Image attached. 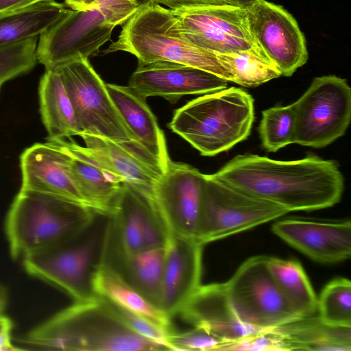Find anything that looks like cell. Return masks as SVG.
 <instances>
[{"label": "cell", "mask_w": 351, "mask_h": 351, "mask_svg": "<svg viewBox=\"0 0 351 351\" xmlns=\"http://www.w3.org/2000/svg\"><path fill=\"white\" fill-rule=\"evenodd\" d=\"M106 87L120 117L137 143L164 171L170 160L165 138L146 99L129 86L106 84Z\"/></svg>", "instance_id": "obj_21"}, {"label": "cell", "mask_w": 351, "mask_h": 351, "mask_svg": "<svg viewBox=\"0 0 351 351\" xmlns=\"http://www.w3.org/2000/svg\"><path fill=\"white\" fill-rule=\"evenodd\" d=\"M50 1L55 0H0V12L16 10Z\"/></svg>", "instance_id": "obj_38"}, {"label": "cell", "mask_w": 351, "mask_h": 351, "mask_svg": "<svg viewBox=\"0 0 351 351\" xmlns=\"http://www.w3.org/2000/svg\"><path fill=\"white\" fill-rule=\"evenodd\" d=\"M266 264L293 311L300 317L315 315L317 298L300 262L266 256Z\"/></svg>", "instance_id": "obj_28"}, {"label": "cell", "mask_w": 351, "mask_h": 351, "mask_svg": "<svg viewBox=\"0 0 351 351\" xmlns=\"http://www.w3.org/2000/svg\"><path fill=\"white\" fill-rule=\"evenodd\" d=\"M212 176L289 212L331 207L340 201L344 189L339 165L313 155L288 161L251 154L238 155Z\"/></svg>", "instance_id": "obj_1"}, {"label": "cell", "mask_w": 351, "mask_h": 351, "mask_svg": "<svg viewBox=\"0 0 351 351\" xmlns=\"http://www.w3.org/2000/svg\"><path fill=\"white\" fill-rule=\"evenodd\" d=\"M271 330L285 339L291 350H351V327L326 324L318 315L301 317Z\"/></svg>", "instance_id": "obj_24"}, {"label": "cell", "mask_w": 351, "mask_h": 351, "mask_svg": "<svg viewBox=\"0 0 351 351\" xmlns=\"http://www.w3.org/2000/svg\"><path fill=\"white\" fill-rule=\"evenodd\" d=\"M71 10L64 3L50 1L0 12V47L39 37Z\"/></svg>", "instance_id": "obj_27"}, {"label": "cell", "mask_w": 351, "mask_h": 351, "mask_svg": "<svg viewBox=\"0 0 351 351\" xmlns=\"http://www.w3.org/2000/svg\"><path fill=\"white\" fill-rule=\"evenodd\" d=\"M121 26L117 39L102 51L104 54L128 52L137 58L138 64L160 61L179 63L232 82L217 53L195 45L181 33L173 10L157 3L149 4Z\"/></svg>", "instance_id": "obj_3"}, {"label": "cell", "mask_w": 351, "mask_h": 351, "mask_svg": "<svg viewBox=\"0 0 351 351\" xmlns=\"http://www.w3.org/2000/svg\"><path fill=\"white\" fill-rule=\"evenodd\" d=\"M12 323L8 317L0 316V351L16 350L17 348L12 343L11 332Z\"/></svg>", "instance_id": "obj_37"}, {"label": "cell", "mask_w": 351, "mask_h": 351, "mask_svg": "<svg viewBox=\"0 0 351 351\" xmlns=\"http://www.w3.org/2000/svg\"><path fill=\"white\" fill-rule=\"evenodd\" d=\"M178 313L194 327L204 328L225 342L263 330L239 319L224 283L200 285Z\"/></svg>", "instance_id": "obj_20"}, {"label": "cell", "mask_w": 351, "mask_h": 351, "mask_svg": "<svg viewBox=\"0 0 351 351\" xmlns=\"http://www.w3.org/2000/svg\"><path fill=\"white\" fill-rule=\"evenodd\" d=\"M291 350L289 343L271 329L263 330L232 341L222 343L216 351Z\"/></svg>", "instance_id": "obj_33"}, {"label": "cell", "mask_w": 351, "mask_h": 351, "mask_svg": "<svg viewBox=\"0 0 351 351\" xmlns=\"http://www.w3.org/2000/svg\"><path fill=\"white\" fill-rule=\"evenodd\" d=\"M58 140L70 153L71 176L86 204L97 213L111 215L123 183L77 150L73 141Z\"/></svg>", "instance_id": "obj_23"}, {"label": "cell", "mask_w": 351, "mask_h": 351, "mask_svg": "<svg viewBox=\"0 0 351 351\" xmlns=\"http://www.w3.org/2000/svg\"><path fill=\"white\" fill-rule=\"evenodd\" d=\"M114 27L96 5L71 10L38 37L37 62L49 69L97 55L99 48L110 40Z\"/></svg>", "instance_id": "obj_11"}, {"label": "cell", "mask_w": 351, "mask_h": 351, "mask_svg": "<svg viewBox=\"0 0 351 351\" xmlns=\"http://www.w3.org/2000/svg\"><path fill=\"white\" fill-rule=\"evenodd\" d=\"M289 211L205 174L197 241L204 245L278 219Z\"/></svg>", "instance_id": "obj_8"}, {"label": "cell", "mask_w": 351, "mask_h": 351, "mask_svg": "<svg viewBox=\"0 0 351 351\" xmlns=\"http://www.w3.org/2000/svg\"><path fill=\"white\" fill-rule=\"evenodd\" d=\"M70 157L58 139L47 138L45 143L27 147L20 156L21 189L58 196L88 206L71 176Z\"/></svg>", "instance_id": "obj_17"}, {"label": "cell", "mask_w": 351, "mask_h": 351, "mask_svg": "<svg viewBox=\"0 0 351 351\" xmlns=\"http://www.w3.org/2000/svg\"><path fill=\"white\" fill-rule=\"evenodd\" d=\"M181 33L195 45L215 53L256 45L245 8L231 4L204 5L173 10Z\"/></svg>", "instance_id": "obj_14"}, {"label": "cell", "mask_w": 351, "mask_h": 351, "mask_svg": "<svg viewBox=\"0 0 351 351\" xmlns=\"http://www.w3.org/2000/svg\"><path fill=\"white\" fill-rule=\"evenodd\" d=\"M166 340L170 350L216 351L225 342L199 327L183 332L173 330L167 335Z\"/></svg>", "instance_id": "obj_34"}, {"label": "cell", "mask_w": 351, "mask_h": 351, "mask_svg": "<svg viewBox=\"0 0 351 351\" xmlns=\"http://www.w3.org/2000/svg\"><path fill=\"white\" fill-rule=\"evenodd\" d=\"M204 177L189 165L169 160L153 191L154 204L168 237L197 241Z\"/></svg>", "instance_id": "obj_12"}, {"label": "cell", "mask_w": 351, "mask_h": 351, "mask_svg": "<svg viewBox=\"0 0 351 351\" xmlns=\"http://www.w3.org/2000/svg\"><path fill=\"white\" fill-rule=\"evenodd\" d=\"M8 300L7 291L4 287L0 285V316L3 315Z\"/></svg>", "instance_id": "obj_40"}, {"label": "cell", "mask_w": 351, "mask_h": 351, "mask_svg": "<svg viewBox=\"0 0 351 351\" xmlns=\"http://www.w3.org/2000/svg\"><path fill=\"white\" fill-rule=\"evenodd\" d=\"M295 143L321 148L342 136L351 120V88L334 75L313 79L293 104Z\"/></svg>", "instance_id": "obj_9"}, {"label": "cell", "mask_w": 351, "mask_h": 351, "mask_svg": "<svg viewBox=\"0 0 351 351\" xmlns=\"http://www.w3.org/2000/svg\"><path fill=\"white\" fill-rule=\"evenodd\" d=\"M234 3L239 6L246 8L258 0H233Z\"/></svg>", "instance_id": "obj_41"}, {"label": "cell", "mask_w": 351, "mask_h": 351, "mask_svg": "<svg viewBox=\"0 0 351 351\" xmlns=\"http://www.w3.org/2000/svg\"><path fill=\"white\" fill-rule=\"evenodd\" d=\"M165 247L125 254L107 242L103 263L115 270L134 289L159 308Z\"/></svg>", "instance_id": "obj_22"}, {"label": "cell", "mask_w": 351, "mask_h": 351, "mask_svg": "<svg viewBox=\"0 0 351 351\" xmlns=\"http://www.w3.org/2000/svg\"><path fill=\"white\" fill-rule=\"evenodd\" d=\"M93 285L96 296L138 315L168 331H173L171 319L106 264L100 265L94 276Z\"/></svg>", "instance_id": "obj_26"}, {"label": "cell", "mask_w": 351, "mask_h": 351, "mask_svg": "<svg viewBox=\"0 0 351 351\" xmlns=\"http://www.w3.org/2000/svg\"><path fill=\"white\" fill-rule=\"evenodd\" d=\"M228 81L206 71L160 61L138 64L128 86L144 99L161 97L176 103L186 95L208 94L227 88Z\"/></svg>", "instance_id": "obj_15"}, {"label": "cell", "mask_w": 351, "mask_h": 351, "mask_svg": "<svg viewBox=\"0 0 351 351\" xmlns=\"http://www.w3.org/2000/svg\"><path fill=\"white\" fill-rule=\"evenodd\" d=\"M245 10L253 40L281 75L291 76L306 64L308 53L305 36L283 7L258 0Z\"/></svg>", "instance_id": "obj_13"}, {"label": "cell", "mask_w": 351, "mask_h": 351, "mask_svg": "<svg viewBox=\"0 0 351 351\" xmlns=\"http://www.w3.org/2000/svg\"><path fill=\"white\" fill-rule=\"evenodd\" d=\"M95 0H64V3L73 10H81L90 8Z\"/></svg>", "instance_id": "obj_39"}, {"label": "cell", "mask_w": 351, "mask_h": 351, "mask_svg": "<svg viewBox=\"0 0 351 351\" xmlns=\"http://www.w3.org/2000/svg\"><path fill=\"white\" fill-rule=\"evenodd\" d=\"M111 215L97 213L77 235L23 258L27 272L69 295L75 302L92 300L94 276L103 263Z\"/></svg>", "instance_id": "obj_6"}, {"label": "cell", "mask_w": 351, "mask_h": 351, "mask_svg": "<svg viewBox=\"0 0 351 351\" xmlns=\"http://www.w3.org/2000/svg\"><path fill=\"white\" fill-rule=\"evenodd\" d=\"M40 111L48 139H64L79 136L74 110L58 73L45 69L39 82Z\"/></svg>", "instance_id": "obj_25"}, {"label": "cell", "mask_w": 351, "mask_h": 351, "mask_svg": "<svg viewBox=\"0 0 351 351\" xmlns=\"http://www.w3.org/2000/svg\"><path fill=\"white\" fill-rule=\"evenodd\" d=\"M52 69L62 79L80 133L99 135L121 144L163 171L137 143L113 104L106 84L88 58L72 60Z\"/></svg>", "instance_id": "obj_7"}, {"label": "cell", "mask_w": 351, "mask_h": 351, "mask_svg": "<svg viewBox=\"0 0 351 351\" xmlns=\"http://www.w3.org/2000/svg\"><path fill=\"white\" fill-rule=\"evenodd\" d=\"M154 1L156 3L164 5L171 10L204 5H237L233 0H154Z\"/></svg>", "instance_id": "obj_36"}, {"label": "cell", "mask_w": 351, "mask_h": 351, "mask_svg": "<svg viewBox=\"0 0 351 351\" xmlns=\"http://www.w3.org/2000/svg\"><path fill=\"white\" fill-rule=\"evenodd\" d=\"M258 132L263 147L275 152L295 143V114L293 104L262 112Z\"/></svg>", "instance_id": "obj_30"}, {"label": "cell", "mask_w": 351, "mask_h": 351, "mask_svg": "<svg viewBox=\"0 0 351 351\" xmlns=\"http://www.w3.org/2000/svg\"><path fill=\"white\" fill-rule=\"evenodd\" d=\"M272 232L311 259L333 263L351 255V223L289 218L276 221Z\"/></svg>", "instance_id": "obj_16"}, {"label": "cell", "mask_w": 351, "mask_h": 351, "mask_svg": "<svg viewBox=\"0 0 351 351\" xmlns=\"http://www.w3.org/2000/svg\"><path fill=\"white\" fill-rule=\"evenodd\" d=\"M38 37L0 47V84L33 69L38 62L36 47Z\"/></svg>", "instance_id": "obj_32"}, {"label": "cell", "mask_w": 351, "mask_h": 351, "mask_svg": "<svg viewBox=\"0 0 351 351\" xmlns=\"http://www.w3.org/2000/svg\"><path fill=\"white\" fill-rule=\"evenodd\" d=\"M85 146L74 147L115 179L154 202V185L162 171L127 147L103 136L80 133Z\"/></svg>", "instance_id": "obj_19"}, {"label": "cell", "mask_w": 351, "mask_h": 351, "mask_svg": "<svg viewBox=\"0 0 351 351\" xmlns=\"http://www.w3.org/2000/svg\"><path fill=\"white\" fill-rule=\"evenodd\" d=\"M222 66L232 76V82L245 87L259 86L281 76L274 64L256 45L251 48L227 53H217Z\"/></svg>", "instance_id": "obj_29"}, {"label": "cell", "mask_w": 351, "mask_h": 351, "mask_svg": "<svg viewBox=\"0 0 351 351\" xmlns=\"http://www.w3.org/2000/svg\"><path fill=\"white\" fill-rule=\"evenodd\" d=\"M318 316L326 324L351 327V282L337 278L328 282L317 299Z\"/></svg>", "instance_id": "obj_31"}, {"label": "cell", "mask_w": 351, "mask_h": 351, "mask_svg": "<svg viewBox=\"0 0 351 351\" xmlns=\"http://www.w3.org/2000/svg\"><path fill=\"white\" fill-rule=\"evenodd\" d=\"M23 342L53 350H167L133 331L97 296L56 313L29 331Z\"/></svg>", "instance_id": "obj_2"}, {"label": "cell", "mask_w": 351, "mask_h": 351, "mask_svg": "<svg viewBox=\"0 0 351 351\" xmlns=\"http://www.w3.org/2000/svg\"><path fill=\"white\" fill-rule=\"evenodd\" d=\"M97 213L63 197L20 189L5 220L12 257L23 259L71 239Z\"/></svg>", "instance_id": "obj_5"}, {"label": "cell", "mask_w": 351, "mask_h": 351, "mask_svg": "<svg viewBox=\"0 0 351 351\" xmlns=\"http://www.w3.org/2000/svg\"><path fill=\"white\" fill-rule=\"evenodd\" d=\"M101 298L133 331L143 337L165 347L167 350H170L166 339L167 335L171 331H168L138 315L128 311L107 300Z\"/></svg>", "instance_id": "obj_35"}, {"label": "cell", "mask_w": 351, "mask_h": 351, "mask_svg": "<svg viewBox=\"0 0 351 351\" xmlns=\"http://www.w3.org/2000/svg\"><path fill=\"white\" fill-rule=\"evenodd\" d=\"M1 85H2V84H0V88H1Z\"/></svg>", "instance_id": "obj_42"}, {"label": "cell", "mask_w": 351, "mask_h": 351, "mask_svg": "<svg viewBox=\"0 0 351 351\" xmlns=\"http://www.w3.org/2000/svg\"><path fill=\"white\" fill-rule=\"evenodd\" d=\"M254 120L252 97L230 87L189 101L175 111L168 126L201 155L213 156L245 140Z\"/></svg>", "instance_id": "obj_4"}, {"label": "cell", "mask_w": 351, "mask_h": 351, "mask_svg": "<svg viewBox=\"0 0 351 351\" xmlns=\"http://www.w3.org/2000/svg\"><path fill=\"white\" fill-rule=\"evenodd\" d=\"M224 284L232 309L246 325L267 330L301 318L272 277L266 256L246 260Z\"/></svg>", "instance_id": "obj_10"}, {"label": "cell", "mask_w": 351, "mask_h": 351, "mask_svg": "<svg viewBox=\"0 0 351 351\" xmlns=\"http://www.w3.org/2000/svg\"><path fill=\"white\" fill-rule=\"evenodd\" d=\"M203 245L169 235L165 246L160 309L170 319L199 287Z\"/></svg>", "instance_id": "obj_18"}]
</instances>
